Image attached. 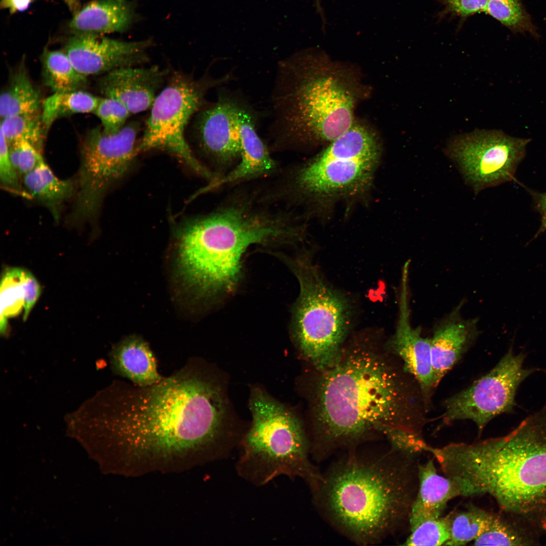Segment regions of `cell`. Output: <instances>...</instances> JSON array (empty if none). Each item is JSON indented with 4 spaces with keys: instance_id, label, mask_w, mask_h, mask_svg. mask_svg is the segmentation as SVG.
<instances>
[{
    "instance_id": "33",
    "label": "cell",
    "mask_w": 546,
    "mask_h": 546,
    "mask_svg": "<svg viewBox=\"0 0 546 546\" xmlns=\"http://www.w3.org/2000/svg\"><path fill=\"white\" fill-rule=\"evenodd\" d=\"M94 113L100 120L103 130L108 134L116 133L121 130L127 124L131 114L120 102L106 97L100 98Z\"/></svg>"
},
{
    "instance_id": "37",
    "label": "cell",
    "mask_w": 546,
    "mask_h": 546,
    "mask_svg": "<svg viewBox=\"0 0 546 546\" xmlns=\"http://www.w3.org/2000/svg\"><path fill=\"white\" fill-rule=\"evenodd\" d=\"M21 279L24 292L23 320L25 321L40 296L41 289L35 277L27 270L22 269Z\"/></svg>"
},
{
    "instance_id": "40",
    "label": "cell",
    "mask_w": 546,
    "mask_h": 546,
    "mask_svg": "<svg viewBox=\"0 0 546 546\" xmlns=\"http://www.w3.org/2000/svg\"><path fill=\"white\" fill-rule=\"evenodd\" d=\"M314 3L316 11L320 15L322 19L323 28H324V29H325V25L326 24V20L324 14V11L321 6V0H314Z\"/></svg>"
},
{
    "instance_id": "31",
    "label": "cell",
    "mask_w": 546,
    "mask_h": 546,
    "mask_svg": "<svg viewBox=\"0 0 546 546\" xmlns=\"http://www.w3.org/2000/svg\"><path fill=\"white\" fill-rule=\"evenodd\" d=\"M411 532L404 545H444L450 536V515L425 521Z\"/></svg>"
},
{
    "instance_id": "6",
    "label": "cell",
    "mask_w": 546,
    "mask_h": 546,
    "mask_svg": "<svg viewBox=\"0 0 546 546\" xmlns=\"http://www.w3.org/2000/svg\"><path fill=\"white\" fill-rule=\"evenodd\" d=\"M274 144L331 143L353 124V100L332 76L313 77L293 56L279 62L272 96Z\"/></svg>"
},
{
    "instance_id": "4",
    "label": "cell",
    "mask_w": 546,
    "mask_h": 546,
    "mask_svg": "<svg viewBox=\"0 0 546 546\" xmlns=\"http://www.w3.org/2000/svg\"><path fill=\"white\" fill-rule=\"evenodd\" d=\"M269 206L255 192L238 193L212 212L183 223L177 235L186 279L205 293L230 291L249 247L287 242L293 234L291 223Z\"/></svg>"
},
{
    "instance_id": "9",
    "label": "cell",
    "mask_w": 546,
    "mask_h": 546,
    "mask_svg": "<svg viewBox=\"0 0 546 546\" xmlns=\"http://www.w3.org/2000/svg\"><path fill=\"white\" fill-rule=\"evenodd\" d=\"M290 264L300 287L293 336L303 356L322 371L341 356L352 326L351 304L343 292L328 283L307 255Z\"/></svg>"
},
{
    "instance_id": "27",
    "label": "cell",
    "mask_w": 546,
    "mask_h": 546,
    "mask_svg": "<svg viewBox=\"0 0 546 546\" xmlns=\"http://www.w3.org/2000/svg\"><path fill=\"white\" fill-rule=\"evenodd\" d=\"M450 536L445 545H465L475 540L490 524L494 514L472 507L450 514Z\"/></svg>"
},
{
    "instance_id": "20",
    "label": "cell",
    "mask_w": 546,
    "mask_h": 546,
    "mask_svg": "<svg viewBox=\"0 0 546 546\" xmlns=\"http://www.w3.org/2000/svg\"><path fill=\"white\" fill-rule=\"evenodd\" d=\"M419 487L409 521L410 531L422 522L441 517L447 504L461 496L457 483L439 474L434 457L419 466Z\"/></svg>"
},
{
    "instance_id": "11",
    "label": "cell",
    "mask_w": 546,
    "mask_h": 546,
    "mask_svg": "<svg viewBox=\"0 0 546 546\" xmlns=\"http://www.w3.org/2000/svg\"><path fill=\"white\" fill-rule=\"evenodd\" d=\"M231 78V73L220 78L204 77L199 80L179 73L173 75L150 108L138 142V153L152 150L166 151L209 181L214 179L213 172L194 156L186 141L185 131L192 117L202 107L208 90Z\"/></svg>"
},
{
    "instance_id": "5",
    "label": "cell",
    "mask_w": 546,
    "mask_h": 546,
    "mask_svg": "<svg viewBox=\"0 0 546 546\" xmlns=\"http://www.w3.org/2000/svg\"><path fill=\"white\" fill-rule=\"evenodd\" d=\"M464 465L472 495H490L506 514L546 532V404L505 436L471 443Z\"/></svg>"
},
{
    "instance_id": "18",
    "label": "cell",
    "mask_w": 546,
    "mask_h": 546,
    "mask_svg": "<svg viewBox=\"0 0 546 546\" xmlns=\"http://www.w3.org/2000/svg\"><path fill=\"white\" fill-rule=\"evenodd\" d=\"M167 74L157 66H127L114 69L99 82L102 94L122 103L130 114L150 109Z\"/></svg>"
},
{
    "instance_id": "13",
    "label": "cell",
    "mask_w": 546,
    "mask_h": 546,
    "mask_svg": "<svg viewBox=\"0 0 546 546\" xmlns=\"http://www.w3.org/2000/svg\"><path fill=\"white\" fill-rule=\"evenodd\" d=\"M524 355L515 354L511 347L496 366L470 386L446 399L441 425L469 420L480 436L495 417L513 412L519 385L533 370L523 367Z\"/></svg>"
},
{
    "instance_id": "30",
    "label": "cell",
    "mask_w": 546,
    "mask_h": 546,
    "mask_svg": "<svg viewBox=\"0 0 546 546\" xmlns=\"http://www.w3.org/2000/svg\"><path fill=\"white\" fill-rule=\"evenodd\" d=\"M485 12L514 32L537 35L521 0H488Z\"/></svg>"
},
{
    "instance_id": "16",
    "label": "cell",
    "mask_w": 546,
    "mask_h": 546,
    "mask_svg": "<svg viewBox=\"0 0 546 546\" xmlns=\"http://www.w3.org/2000/svg\"><path fill=\"white\" fill-rule=\"evenodd\" d=\"M409 274H401L399 314L395 331L385 343L389 351L397 357L404 370L418 382L429 406L435 386L431 357V339L422 335L421 328L411 323Z\"/></svg>"
},
{
    "instance_id": "17",
    "label": "cell",
    "mask_w": 546,
    "mask_h": 546,
    "mask_svg": "<svg viewBox=\"0 0 546 546\" xmlns=\"http://www.w3.org/2000/svg\"><path fill=\"white\" fill-rule=\"evenodd\" d=\"M237 116L241 147L240 160L226 174L209 183L206 187L208 191L264 178L278 169L277 162L257 132L252 110L238 101Z\"/></svg>"
},
{
    "instance_id": "15",
    "label": "cell",
    "mask_w": 546,
    "mask_h": 546,
    "mask_svg": "<svg viewBox=\"0 0 546 546\" xmlns=\"http://www.w3.org/2000/svg\"><path fill=\"white\" fill-rule=\"evenodd\" d=\"M151 45L150 40L124 41L100 34L76 33L69 39L64 52L77 71L87 77L146 62Z\"/></svg>"
},
{
    "instance_id": "2",
    "label": "cell",
    "mask_w": 546,
    "mask_h": 546,
    "mask_svg": "<svg viewBox=\"0 0 546 546\" xmlns=\"http://www.w3.org/2000/svg\"><path fill=\"white\" fill-rule=\"evenodd\" d=\"M120 389L108 421L126 470L162 466L189 455L197 463L219 460L234 448L222 388L194 365L154 384L125 383Z\"/></svg>"
},
{
    "instance_id": "36",
    "label": "cell",
    "mask_w": 546,
    "mask_h": 546,
    "mask_svg": "<svg viewBox=\"0 0 546 546\" xmlns=\"http://www.w3.org/2000/svg\"><path fill=\"white\" fill-rule=\"evenodd\" d=\"M488 0H441L445 10L458 16L465 18L485 12Z\"/></svg>"
},
{
    "instance_id": "25",
    "label": "cell",
    "mask_w": 546,
    "mask_h": 546,
    "mask_svg": "<svg viewBox=\"0 0 546 546\" xmlns=\"http://www.w3.org/2000/svg\"><path fill=\"white\" fill-rule=\"evenodd\" d=\"M41 60L44 83L54 93L81 90L86 84L87 77L77 71L65 52L45 49Z\"/></svg>"
},
{
    "instance_id": "32",
    "label": "cell",
    "mask_w": 546,
    "mask_h": 546,
    "mask_svg": "<svg viewBox=\"0 0 546 546\" xmlns=\"http://www.w3.org/2000/svg\"><path fill=\"white\" fill-rule=\"evenodd\" d=\"M381 435L387 440L391 449L410 455H421L429 452L432 446L423 438L422 434L411 430L395 427H386Z\"/></svg>"
},
{
    "instance_id": "23",
    "label": "cell",
    "mask_w": 546,
    "mask_h": 546,
    "mask_svg": "<svg viewBox=\"0 0 546 546\" xmlns=\"http://www.w3.org/2000/svg\"><path fill=\"white\" fill-rule=\"evenodd\" d=\"M111 359L114 370L140 386H149L162 378L148 345L138 338H129L113 350Z\"/></svg>"
},
{
    "instance_id": "39",
    "label": "cell",
    "mask_w": 546,
    "mask_h": 546,
    "mask_svg": "<svg viewBox=\"0 0 546 546\" xmlns=\"http://www.w3.org/2000/svg\"><path fill=\"white\" fill-rule=\"evenodd\" d=\"M33 0H1V9H9L11 14L18 12H23L27 10L32 3Z\"/></svg>"
},
{
    "instance_id": "19",
    "label": "cell",
    "mask_w": 546,
    "mask_h": 546,
    "mask_svg": "<svg viewBox=\"0 0 546 546\" xmlns=\"http://www.w3.org/2000/svg\"><path fill=\"white\" fill-rule=\"evenodd\" d=\"M461 302L433 328L431 351L435 387L461 360L477 339L480 332L477 318L461 315Z\"/></svg>"
},
{
    "instance_id": "12",
    "label": "cell",
    "mask_w": 546,
    "mask_h": 546,
    "mask_svg": "<svg viewBox=\"0 0 546 546\" xmlns=\"http://www.w3.org/2000/svg\"><path fill=\"white\" fill-rule=\"evenodd\" d=\"M529 142L501 130L476 129L452 139L445 153L476 194L513 180Z\"/></svg>"
},
{
    "instance_id": "22",
    "label": "cell",
    "mask_w": 546,
    "mask_h": 546,
    "mask_svg": "<svg viewBox=\"0 0 546 546\" xmlns=\"http://www.w3.org/2000/svg\"><path fill=\"white\" fill-rule=\"evenodd\" d=\"M23 187L29 199L39 202L58 221L65 202L74 198L76 191L75 178L62 179L58 177L44 160L21 179Z\"/></svg>"
},
{
    "instance_id": "34",
    "label": "cell",
    "mask_w": 546,
    "mask_h": 546,
    "mask_svg": "<svg viewBox=\"0 0 546 546\" xmlns=\"http://www.w3.org/2000/svg\"><path fill=\"white\" fill-rule=\"evenodd\" d=\"M9 147L10 160L21 179L44 160L42 152L24 140L9 144Z\"/></svg>"
},
{
    "instance_id": "24",
    "label": "cell",
    "mask_w": 546,
    "mask_h": 546,
    "mask_svg": "<svg viewBox=\"0 0 546 546\" xmlns=\"http://www.w3.org/2000/svg\"><path fill=\"white\" fill-rule=\"evenodd\" d=\"M40 94L33 84L23 61L12 72L8 84L1 93L0 115L2 119L39 112Z\"/></svg>"
},
{
    "instance_id": "35",
    "label": "cell",
    "mask_w": 546,
    "mask_h": 546,
    "mask_svg": "<svg viewBox=\"0 0 546 546\" xmlns=\"http://www.w3.org/2000/svg\"><path fill=\"white\" fill-rule=\"evenodd\" d=\"M0 137L1 186L12 194L29 199L23 187L21 178L11 163L9 157V143L1 130Z\"/></svg>"
},
{
    "instance_id": "3",
    "label": "cell",
    "mask_w": 546,
    "mask_h": 546,
    "mask_svg": "<svg viewBox=\"0 0 546 546\" xmlns=\"http://www.w3.org/2000/svg\"><path fill=\"white\" fill-rule=\"evenodd\" d=\"M420 455L392 449L378 457L351 453L312 491L328 520L359 544H372L409 525L418 490Z\"/></svg>"
},
{
    "instance_id": "14",
    "label": "cell",
    "mask_w": 546,
    "mask_h": 546,
    "mask_svg": "<svg viewBox=\"0 0 546 546\" xmlns=\"http://www.w3.org/2000/svg\"><path fill=\"white\" fill-rule=\"evenodd\" d=\"M237 101L226 95H220L198 114L195 123L199 146L213 165L216 178L230 171L240 158Z\"/></svg>"
},
{
    "instance_id": "10",
    "label": "cell",
    "mask_w": 546,
    "mask_h": 546,
    "mask_svg": "<svg viewBox=\"0 0 546 546\" xmlns=\"http://www.w3.org/2000/svg\"><path fill=\"white\" fill-rule=\"evenodd\" d=\"M140 125L127 123L118 132L106 134L101 127L89 130L80 144V161L75 178L76 191L67 217L74 226L97 222L108 189L129 170L135 156Z\"/></svg>"
},
{
    "instance_id": "26",
    "label": "cell",
    "mask_w": 546,
    "mask_h": 546,
    "mask_svg": "<svg viewBox=\"0 0 546 546\" xmlns=\"http://www.w3.org/2000/svg\"><path fill=\"white\" fill-rule=\"evenodd\" d=\"M100 98L82 90L54 93L42 102L41 118L47 132L57 119L79 113H94Z\"/></svg>"
},
{
    "instance_id": "7",
    "label": "cell",
    "mask_w": 546,
    "mask_h": 546,
    "mask_svg": "<svg viewBox=\"0 0 546 546\" xmlns=\"http://www.w3.org/2000/svg\"><path fill=\"white\" fill-rule=\"evenodd\" d=\"M380 154L374 134L354 122L325 149L286 173L268 195L275 203L319 207L359 195L371 185Z\"/></svg>"
},
{
    "instance_id": "8",
    "label": "cell",
    "mask_w": 546,
    "mask_h": 546,
    "mask_svg": "<svg viewBox=\"0 0 546 546\" xmlns=\"http://www.w3.org/2000/svg\"><path fill=\"white\" fill-rule=\"evenodd\" d=\"M249 405L252 422L239 443L238 475L257 487L282 476L316 482L321 474L311 462L310 441L295 415L258 388Z\"/></svg>"
},
{
    "instance_id": "28",
    "label": "cell",
    "mask_w": 546,
    "mask_h": 546,
    "mask_svg": "<svg viewBox=\"0 0 546 546\" xmlns=\"http://www.w3.org/2000/svg\"><path fill=\"white\" fill-rule=\"evenodd\" d=\"M1 130L9 144L24 140L41 152L48 132L39 112L19 114L2 119Z\"/></svg>"
},
{
    "instance_id": "21",
    "label": "cell",
    "mask_w": 546,
    "mask_h": 546,
    "mask_svg": "<svg viewBox=\"0 0 546 546\" xmlns=\"http://www.w3.org/2000/svg\"><path fill=\"white\" fill-rule=\"evenodd\" d=\"M134 15V5L127 0H95L75 15L69 27L75 34L123 32L132 24Z\"/></svg>"
},
{
    "instance_id": "1",
    "label": "cell",
    "mask_w": 546,
    "mask_h": 546,
    "mask_svg": "<svg viewBox=\"0 0 546 546\" xmlns=\"http://www.w3.org/2000/svg\"><path fill=\"white\" fill-rule=\"evenodd\" d=\"M317 372L310 442L314 459L356 446L386 427L422 434L429 421L418 382L376 336L350 337L338 361Z\"/></svg>"
},
{
    "instance_id": "29",
    "label": "cell",
    "mask_w": 546,
    "mask_h": 546,
    "mask_svg": "<svg viewBox=\"0 0 546 546\" xmlns=\"http://www.w3.org/2000/svg\"><path fill=\"white\" fill-rule=\"evenodd\" d=\"M22 269L11 268L6 270L1 284L0 330L5 335L8 318L19 314L24 306V292L22 282Z\"/></svg>"
},
{
    "instance_id": "38",
    "label": "cell",
    "mask_w": 546,
    "mask_h": 546,
    "mask_svg": "<svg viewBox=\"0 0 546 546\" xmlns=\"http://www.w3.org/2000/svg\"><path fill=\"white\" fill-rule=\"evenodd\" d=\"M536 208L541 215V224L534 238L546 231V193L531 192Z\"/></svg>"
}]
</instances>
